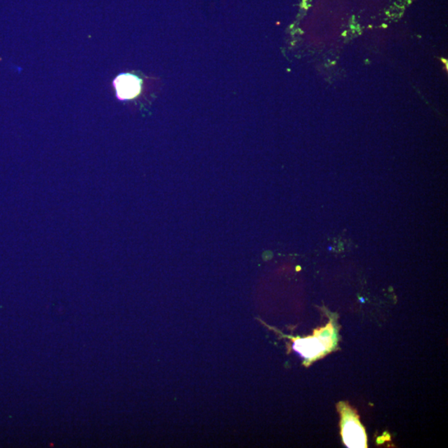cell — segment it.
<instances>
[{
	"mask_svg": "<svg viewBox=\"0 0 448 448\" xmlns=\"http://www.w3.org/2000/svg\"><path fill=\"white\" fill-rule=\"evenodd\" d=\"M143 79L130 72L121 73L112 81L116 97L120 102L138 98L143 91Z\"/></svg>",
	"mask_w": 448,
	"mask_h": 448,
	"instance_id": "6da1fadb",
	"label": "cell"
},
{
	"mask_svg": "<svg viewBox=\"0 0 448 448\" xmlns=\"http://www.w3.org/2000/svg\"><path fill=\"white\" fill-rule=\"evenodd\" d=\"M326 338L308 337L294 342V350L305 359H314L327 350Z\"/></svg>",
	"mask_w": 448,
	"mask_h": 448,
	"instance_id": "7a4b0ae2",
	"label": "cell"
},
{
	"mask_svg": "<svg viewBox=\"0 0 448 448\" xmlns=\"http://www.w3.org/2000/svg\"><path fill=\"white\" fill-rule=\"evenodd\" d=\"M343 437L345 445L348 447H367V437L362 427L355 421L348 420L343 426Z\"/></svg>",
	"mask_w": 448,
	"mask_h": 448,
	"instance_id": "3957f363",
	"label": "cell"
}]
</instances>
